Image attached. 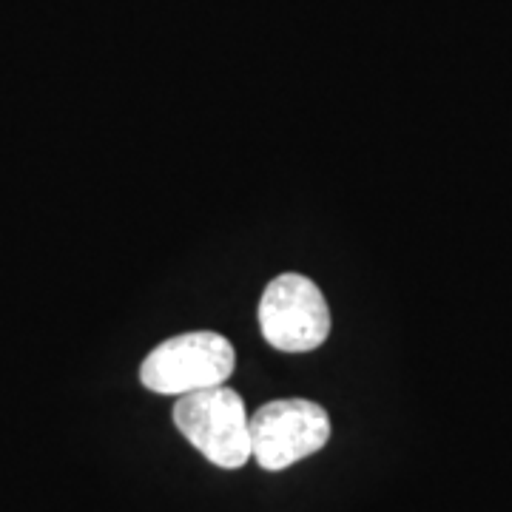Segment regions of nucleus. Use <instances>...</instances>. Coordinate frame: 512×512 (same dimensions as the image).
Returning a JSON list of instances; mask_svg holds the SVG:
<instances>
[{"label": "nucleus", "instance_id": "obj_4", "mask_svg": "<svg viewBox=\"0 0 512 512\" xmlns=\"http://www.w3.org/2000/svg\"><path fill=\"white\" fill-rule=\"evenodd\" d=\"M259 328L271 348L308 353L330 333V308L308 276L282 274L259 299Z\"/></svg>", "mask_w": 512, "mask_h": 512}, {"label": "nucleus", "instance_id": "obj_1", "mask_svg": "<svg viewBox=\"0 0 512 512\" xmlns=\"http://www.w3.org/2000/svg\"><path fill=\"white\" fill-rule=\"evenodd\" d=\"M174 424L202 456L222 470H239L251 458L248 413L231 387H205L174 404Z\"/></svg>", "mask_w": 512, "mask_h": 512}, {"label": "nucleus", "instance_id": "obj_2", "mask_svg": "<svg viewBox=\"0 0 512 512\" xmlns=\"http://www.w3.org/2000/svg\"><path fill=\"white\" fill-rule=\"evenodd\" d=\"M237 353L214 330H194L148 353L140 365V382L163 396H185L205 387H220L234 373Z\"/></svg>", "mask_w": 512, "mask_h": 512}, {"label": "nucleus", "instance_id": "obj_3", "mask_svg": "<svg viewBox=\"0 0 512 512\" xmlns=\"http://www.w3.org/2000/svg\"><path fill=\"white\" fill-rule=\"evenodd\" d=\"M251 456L262 470L279 473L319 453L330 441V416L308 399H279L262 404L248 419Z\"/></svg>", "mask_w": 512, "mask_h": 512}]
</instances>
